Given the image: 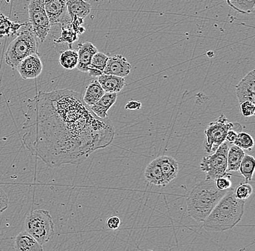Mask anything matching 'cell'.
I'll use <instances>...</instances> for the list:
<instances>
[{"instance_id":"1","label":"cell","mask_w":255,"mask_h":251,"mask_svg":"<svg viewBox=\"0 0 255 251\" xmlns=\"http://www.w3.org/2000/svg\"><path fill=\"white\" fill-rule=\"evenodd\" d=\"M25 117L23 144L50 167L80 165L114 138L111 120L97 117L74 90L40 92Z\"/></svg>"},{"instance_id":"2","label":"cell","mask_w":255,"mask_h":251,"mask_svg":"<svg viewBox=\"0 0 255 251\" xmlns=\"http://www.w3.org/2000/svg\"><path fill=\"white\" fill-rule=\"evenodd\" d=\"M245 201L238 199L231 188L226 193L204 221L207 231L222 233L234 228L245 213Z\"/></svg>"},{"instance_id":"3","label":"cell","mask_w":255,"mask_h":251,"mask_svg":"<svg viewBox=\"0 0 255 251\" xmlns=\"http://www.w3.org/2000/svg\"><path fill=\"white\" fill-rule=\"evenodd\" d=\"M230 190V189H229ZM229 190L218 189L214 179H205L193 187L187 198V212L197 222H203Z\"/></svg>"},{"instance_id":"4","label":"cell","mask_w":255,"mask_h":251,"mask_svg":"<svg viewBox=\"0 0 255 251\" xmlns=\"http://www.w3.org/2000/svg\"><path fill=\"white\" fill-rule=\"evenodd\" d=\"M23 228L41 246L49 242L55 235V225L50 213L47 210L31 211L25 217Z\"/></svg>"},{"instance_id":"5","label":"cell","mask_w":255,"mask_h":251,"mask_svg":"<svg viewBox=\"0 0 255 251\" xmlns=\"http://www.w3.org/2000/svg\"><path fill=\"white\" fill-rule=\"evenodd\" d=\"M37 38L34 36L31 30L23 31L17 35L8 47L5 52V62L11 68H17V65L33 54L38 53Z\"/></svg>"},{"instance_id":"6","label":"cell","mask_w":255,"mask_h":251,"mask_svg":"<svg viewBox=\"0 0 255 251\" xmlns=\"http://www.w3.org/2000/svg\"><path fill=\"white\" fill-rule=\"evenodd\" d=\"M232 145L224 141L211 155L202 158L200 163L201 170L206 173V178L215 179L229 175L227 171V155L229 148Z\"/></svg>"},{"instance_id":"7","label":"cell","mask_w":255,"mask_h":251,"mask_svg":"<svg viewBox=\"0 0 255 251\" xmlns=\"http://www.w3.org/2000/svg\"><path fill=\"white\" fill-rule=\"evenodd\" d=\"M235 126V122H229L224 114H221L214 122H210L205 131V150L213 154L224 141L229 130Z\"/></svg>"},{"instance_id":"8","label":"cell","mask_w":255,"mask_h":251,"mask_svg":"<svg viewBox=\"0 0 255 251\" xmlns=\"http://www.w3.org/2000/svg\"><path fill=\"white\" fill-rule=\"evenodd\" d=\"M28 17L31 31L41 43L47 39L51 25L44 8V0H30Z\"/></svg>"},{"instance_id":"9","label":"cell","mask_w":255,"mask_h":251,"mask_svg":"<svg viewBox=\"0 0 255 251\" xmlns=\"http://www.w3.org/2000/svg\"><path fill=\"white\" fill-rule=\"evenodd\" d=\"M44 8L51 26L71 25L66 0H44Z\"/></svg>"},{"instance_id":"10","label":"cell","mask_w":255,"mask_h":251,"mask_svg":"<svg viewBox=\"0 0 255 251\" xmlns=\"http://www.w3.org/2000/svg\"><path fill=\"white\" fill-rule=\"evenodd\" d=\"M16 70L24 80L37 78L43 70V64L39 54H33L24 59L17 65Z\"/></svg>"},{"instance_id":"11","label":"cell","mask_w":255,"mask_h":251,"mask_svg":"<svg viewBox=\"0 0 255 251\" xmlns=\"http://www.w3.org/2000/svg\"><path fill=\"white\" fill-rule=\"evenodd\" d=\"M239 103L245 101L255 102V71H250L236 87Z\"/></svg>"},{"instance_id":"12","label":"cell","mask_w":255,"mask_h":251,"mask_svg":"<svg viewBox=\"0 0 255 251\" xmlns=\"http://www.w3.org/2000/svg\"><path fill=\"white\" fill-rule=\"evenodd\" d=\"M131 70V65L127 59L121 55L109 57L103 74L113 75L119 77L125 78L128 76Z\"/></svg>"},{"instance_id":"13","label":"cell","mask_w":255,"mask_h":251,"mask_svg":"<svg viewBox=\"0 0 255 251\" xmlns=\"http://www.w3.org/2000/svg\"><path fill=\"white\" fill-rule=\"evenodd\" d=\"M78 65L76 68L83 73H88L92 57L98 49L92 43H81L78 46Z\"/></svg>"},{"instance_id":"14","label":"cell","mask_w":255,"mask_h":251,"mask_svg":"<svg viewBox=\"0 0 255 251\" xmlns=\"http://www.w3.org/2000/svg\"><path fill=\"white\" fill-rule=\"evenodd\" d=\"M97 81L103 87L105 93H119L124 89L127 84L124 78L113 75H101L99 76Z\"/></svg>"},{"instance_id":"15","label":"cell","mask_w":255,"mask_h":251,"mask_svg":"<svg viewBox=\"0 0 255 251\" xmlns=\"http://www.w3.org/2000/svg\"><path fill=\"white\" fill-rule=\"evenodd\" d=\"M14 249L19 251H43L42 246L25 230L20 232L16 237L14 243Z\"/></svg>"},{"instance_id":"16","label":"cell","mask_w":255,"mask_h":251,"mask_svg":"<svg viewBox=\"0 0 255 251\" xmlns=\"http://www.w3.org/2000/svg\"><path fill=\"white\" fill-rule=\"evenodd\" d=\"M117 98V93H105L95 104L89 107L97 117L102 119L107 118L108 117V110L116 102Z\"/></svg>"},{"instance_id":"17","label":"cell","mask_w":255,"mask_h":251,"mask_svg":"<svg viewBox=\"0 0 255 251\" xmlns=\"http://www.w3.org/2000/svg\"><path fill=\"white\" fill-rule=\"evenodd\" d=\"M144 176L145 179L153 185H157V186L167 185L160 165H159L158 158H156L148 165L145 169Z\"/></svg>"},{"instance_id":"18","label":"cell","mask_w":255,"mask_h":251,"mask_svg":"<svg viewBox=\"0 0 255 251\" xmlns=\"http://www.w3.org/2000/svg\"><path fill=\"white\" fill-rule=\"evenodd\" d=\"M158 159L164 178L167 185L178 175L179 171L178 162L170 156H162L158 157Z\"/></svg>"},{"instance_id":"19","label":"cell","mask_w":255,"mask_h":251,"mask_svg":"<svg viewBox=\"0 0 255 251\" xmlns=\"http://www.w3.org/2000/svg\"><path fill=\"white\" fill-rule=\"evenodd\" d=\"M67 9L70 18L77 17L84 19L90 13L92 5L85 0H66Z\"/></svg>"},{"instance_id":"20","label":"cell","mask_w":255,"mask_h":251,"mask_svg":"<svg viewBox=\"0 0 255 251\" xmlns=\"http://www.w3.org/2000/svg\"><path fill=\"white\" fill-rule=\"evenodd\" d=\"M105 93V90L100 83L98 81L95 80L88 85L83 99L88 106H92L95 104Z\"/></svg>"},{"instance_id":"21","label":"cell","mask_w":255,"mask_h":251,"mask_svg":"<svg viewBox=\"0 0 255 251\" xmlns=\"http://www.w3.org/2000/svg\"><path fill=\"white\" fill-rule=\"evenodd\" d=\"M245 155L243 149L237 146L231 145L227 155V171H238L241 162Z\"/></svg>"},{"instance_id":"22","label":"cell","mask_w":255,"mask_h":251,"mask_svg":"<svg viewBox=\"0 0 255 251\" xmlns=\"http://www.w3.org/2000/svg\"><path fill=\"white\" fill-rule=\"evenodd\" d=\"M109 57L107 56L102 52H97L93 57L92 61L89 66V76L92 77H97L103 74L104 70L106 67L107 62H108Z\"/></svg>"},{"instance_id":"23","label":"cell","mask_w":255,"mask_h":251,"mask_svg":"<svg viewBox=\"0 0 255 251\" xmlns=\"http://www.w3.org/2000/svg\"><path fill=\"white\" fill-rule=\"evenodd\" d=\"M228 5L243 15H249L254 12L255 0H226Z\"/></svg>"},{"instance_id":"24","label":"cell","mask_w":255,"mask_h":251,"mask_svg":"<svg viewBox=\"0 0 255 251\" xmlns=\"http://www.w3.org/2000/svg\"><path fill=\"white\" fill-rule=\"evenodd\" d=\"M23 25L11 21L9 17L0 13V38L15 34Z\"/></svg>"},{"instance_id":"25","label":"cell","mask_w":255,"mask_h":251,"mask_svg":"<svg viewBox=\"0 0 255 251\" xmlns=\"http://www.w3.org/2000/svg\"><path fill=\"white\" fill-rule=\"evenodd\" d=\"M255 168V159L253 156L245 154L241 162L239 171L245 178L246 182H250L253 179Z\"/></svg>"},{"instance_id":"26","label":"cell","mask_w":255,"mask_h":251,"mask_svg":"<svg viewBox=\"0 0 255 251\" xmlns=\"http://www.w3.org/2000/svg\"><path fill=\"white\" fill-rule=\"evenodd\" d=\"M60 64L66 70H73L77 67L78 52L73 49H68L60 54Z\"/></svg>"},{"instance_id":"27","label":"cell","mask_w":255,"mask_h":251,"mask_svg":"<svg viewBox=\"0 0 255 251\" xmlns=\"http://www.w3.org/2000/svg\"><path fill=\"white\" fill-rule=\"evenodd\" d=\"M234 145L237 146L242 149L252 150L254 147L255 142L253 138L250 134L240 132L237 134V137L234 142Z\"/></svg>"},{"instance_id":"28","label":"cell","mask_w":255,"mask_h":251,"mask_svg":"<svg viewBox=\"0 0 255 251\" xmlns=\"http://www.w3.org/2000/svg\"><path fill=\"white\" fill-rule=\"evenodd\" d=\"M253 191V189L252 185L245 182V183L240 184L239 186L237 187V188L234 189V194L238 199L246 201L247 198H250Z\"/></svg>"},{"instance_id":"29","label":"cell","mask_w":255,"mask_h":251,"mask_svg":"<svg viewBox=\"0 0 255 251\" xmlns=\"http://www.w3.org/2000/svg\"><path fill=\"white\" fill-rule=\"evenodd\" d=\"M241 112L245 117H253L255 114V105L254 102L245 101L240 104Z\"/></svg>"},{"instance_id":"30","label":"cell","mask_w":255,"mask_h":251,"mask_svg":"<svg viewBox=\"0 0 255 251\" xmlns=\"http://www.w3.org/2000/svg\"><path fill=\"white\" fill-rule=\"evenodd\" d=\"M231 174L229 175L223 176L219 178L215 179V184L216 186L220 190H229L232 186V182L231 181Z\"/></svg>"},{"instance_id":"31","label":"cell","mask_w":255,"mask_h":251,"mask_svg":"<svg viewBox=\"0 0 255 251\" xmlns=\"http://www.w3.org/2000/svg\"><path fill=\"white\" fill-rule=\"evenodd\" d=\"M9 206V198L6 192L0 187V216Z\"/></svg>"},{"instance_id":"32","label":"cell","mask_w":255,"mask_h":251,"mask_svg":"<svg viewBox=\"0 0 255 251\" xmlns=\"http://www.w3.org/2000/svg\"><path fill=\"white\" fill-rule=\"evenodd\" d=\"M121 221L117 216H112L107 220V226L110 230H116L119 228Z\"/></svg>"},{"instance_id":"33","label":"cell","mask_w":255,"mask_h":251,"mask_svg":"<svg viewBox=\"0 0 255 251\" xmlns=\"http://www.w3.org/2000/svg\"><path fill=\"white\" fill-rule=\"evenodd\" d=\"M141 103L135 100H130L126 104L125 109L128 110H138L141 108Z\"/></svg>"},{"instance_id":"34","label":"cell","mask_w":255,"mask_h":251,"mask_svg":"<svg viewBox=\"0 0 255 251\" xmlns=\"http://www.w3.org/2000/svg\"><path fill=\"white\" fill-rule=\"evenodd\" d=\"M207 55L209 57H214L215 53L213 52H207Z\"/></svg>"}]
</instances>
